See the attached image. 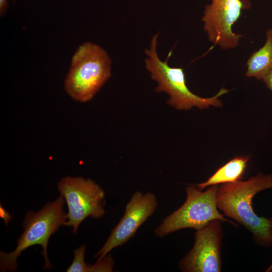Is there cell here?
Masks as SVG:
<instances>
[{"instance_id":"1","label":"cell","mask_w":272,"mask_h":272,"mask_svg":"<svg viewBox=\"0 0 272 272\" xmlns=\"http://www.w3.org/2000/svg\"><path fill=\"white\" fill-rule=\"evenodd\" d=\"M272 188V173L258 172L246 181L223 183L217 193V207L224 215L247 229L254 241L262 247L272 244V218L258 216L252 207L258 192Z\"/></svg>"},{"instance_id":"2","label":"cell","mask_w":272,"mask_h":272,"mask_svg":"<svg viewBox=\"0 0 272 272\" xmlns=\"http://www.w3.org/2000/svg\"><path fill=\"white\" fill-rule=\"evenodd\" d=\"M65 199L60 195L54 200L44 205L39 212H28L22 223L24 231L17 240V247L9 253L0 251L1 271H15L18 267L17 259L21 253L35 245H41V254L45 259L43 270L52 265L47 256V246L50 236L67 220L63 211Z\"/></svg>"},{"instance_id":"3","label":"cell","mask_w":272,"mask_h":272,"mask_svg":"<svg viewBox=\"0 0 272 272\" xmlns=\"http://www.w3.org/2000/svg\"><path fill=\"white\" fill-rule=\"evenodd\" d=\"M111 60L101 46L90 42L80 45L73 54L64 81V89L74 100H91L111 73Z\"/></svg>"},{"instance_id":"4","label":"cell","mask_w":272,"mask_h":272,"mask_svg":"<svg viewBox=\"0 0 272 272\" xmlns=\"http://www.w3.org/2000/svg\"><path fill=\"white\" fill-rule=\"evenodd\" d=\"M158 35V33L154 35L150 48L145 51L147 56L145 59L146 68L150 73L152 79L158 83L155 91L167 93L170 98L167 103L178 110H188L193 107L200 109L209 108L210 106L222 107L223 103L219 98L229 90L222 88L217 94L210 98L201 97L193 93L186 85L183 69L172 67L168 65L172 51L169 53L164 61L159 57L157 51Z\"/></svg>"},{"instance_id":"5","label":"cell","mask_w":272,"mask_h":272,"mask_svg":"<svg viewBox=\"0 0 272 272\" xmlns=\"http://www.w3.org/2000/svg\"><path fill=\"white\" fill-rule=\"evenodd\" d=\"M218 185H212L205 191H201L195 185L186 188V199L177 210L163 219L162 223L154 230V234L163 237L172 233L185 228L199 230L210 222L220 220L234 226L237 224L224 217L218 209L217 193Z\"/></svg>"},{"instance_id":"6","label":"cell","mask_w":272,"mask_h":272,"mask_svg":"<svg viewBox=\"0 0 272 272\" xmlns=\"http://www.w3.org/2000/svg\"><path fill=\"white\" fill-rule=\"evenodd\" d=\"M59 192L68 207L64 226L72 227L76 234L87 217L99 219L105 213L104 190L94 180L82 177L65 176L57 183Z\"/></svg>"},{"instance_id":"7","label":"cell","mask_w":272,"mask_h":272,"mask_svg":"<svg viewBox=\"0 0 272 272\" xmlns=\"http://www.w3.org/2000/svg\"><path fill=\"white\" fill-rule=\"evenodd\" d=\"M203 11L201 20L209 40L222 49L235 48L242 37L233 30L242 12L251 7L249 0H211Z\"/></svg>"},{"instance_id":"8","label":"cell","mask_w":272,"mask_h":272,"mask_svg":"<svg viewBox=\"0 0 272 272\" xmlns=\"http://www.w3.org/2000/svg\"><path fill=\"white\" fill-rule=\"evenodd\" d=\"M222 222L212 220L196 231L193 247L179 263L178 267L181 271H221Z\"/></svg>"},{"instance_id":"9","label":"cell","mask_w":272,"mask_h":272,"mask_svg":"<svg viewBox=\"0 0 272 272\" xmlns=\"http://www.w3.org/2000/svg\"><path fill=\"white\" fill-rule=\"evenodd\" d=\"M156 195L153 192L137 191L126 205L124 214L94 257L101 259L113 249L121 246L132 238L138 229L156 211Z\"/></svg>"},{"instance_id":"10","label":"cell","mask_w":272,"mask_h":272,"mask_svg":"<svg viewBox=\"0 0 272 272\" xmlns=\"http://www.w3.org/2000/svg\"><path fill=\"white\" fill-rule=\"evenodd\" d=\"M250 158L249 156L235 157L219 168L205 182L197 184L196 187L202 191L209 186L240 180L242 178Z\"/></svg>"},{"instance_id":"11","label":"cell","mask_w":272,"mask_h":272,"mask_svg":"<svg viewBox=\"0 0 272 272\" xmlns=\"http://www.w3.org/2000/svg\"><path fill=\"white\" fill-rule=\"evenodd\" d=\"M245 76L259 80L272 68V28L266 32V41L259 49L253 52L246 63Z\"/></svg>"},{"instance_id":"12","label":"cell","mask_w":272,"mask_h":272,"mask_svg":"<svg viewBox=\"0 0 272 272\" xmlns=\"http://www.w3.org/2000/svg\"><path fill=\"white\" fill-rule=\"evenodd\" d=\"M86 246L82 245L74 251V260L67 272H86L87 264L84 260Z\"/></svg>"},{"instance_id":"13","label":"cell","mask_w":272,"mask_h":272,"mask_svg":"<svg viewBox=\"0 0 272 272\" xmlns=\"http://www.w3.org/2000/svg\"><path fill=\"white\" fill-rule=\"evenodd\" d=\"M0 217L3 220L6 226L12 219V215L3 207L2 203H0Z\"/></svg>"},{"instance_id":"14","label":"cell","mask_w":272,"mask_h":272,"mask_svg":"<svg viewBox=\"0 0 272 272\" xmlns=\"http://www.w3.org/2000/svg\"><path fill=\"white\" fill-rule=\"evenodd\" d=\"M262 80L266 86L272 91V68L264 76Z\"/></svg>"},{"instance_id":"15","label":"cell","mask_w":272,"mask_h":272,"mask_svg":"<svg viewBox=\"0 0 272 272\" xmlns=\"http://www.w3.org/2000/svg\"><path fill=\"white\" fill-rule=\"evenodd\" d=\"M8 7V0H0V15L3 16L6 13Z\"/></svg>"},{"instance_id":"16","label":"cell","mask_w":272,"mask_h":272,"mask_svg":"<svg viewBox=\"0 0 272 272\" xmlns=\"http://www.w3.org/2000/svg\"><path fill=\"white\" fill-rule=\"evenodd\" d=\"M272 271V262L268 266V267L265 270V272H270Z\"/></svg>"}]
</instances>
